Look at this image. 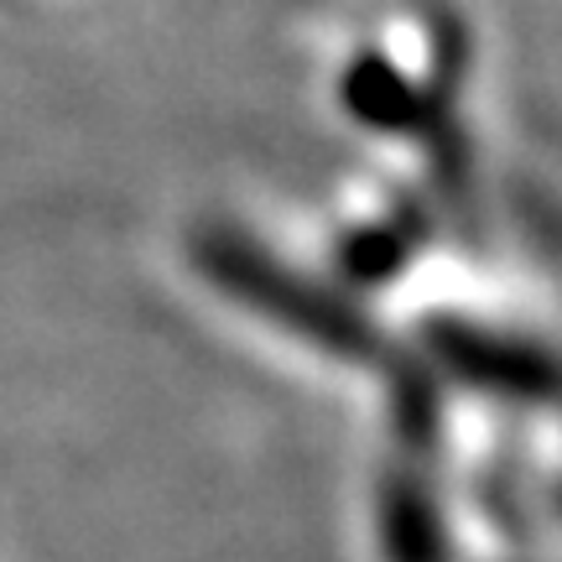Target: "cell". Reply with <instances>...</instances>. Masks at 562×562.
Wrapping results in <instances>:
<instances>
[{
  "instance_id": "6da1fadb",
  "label": "cell",
  "mask_w": 562,
  "mask_h": 562,
  "mask_svg": "<svg viewBox=\"0 0 562 562\" xmlns=\"http://www.w3.org/2000/svg\"><path fill=\"white\" fill-rule=\"evenodd\" d=\"M344 100L355 115L375 125H412L417 121V94H412V83L391 68L385 58H360L349 68V79H344Z\"/></svg>"
}]
</instances>
